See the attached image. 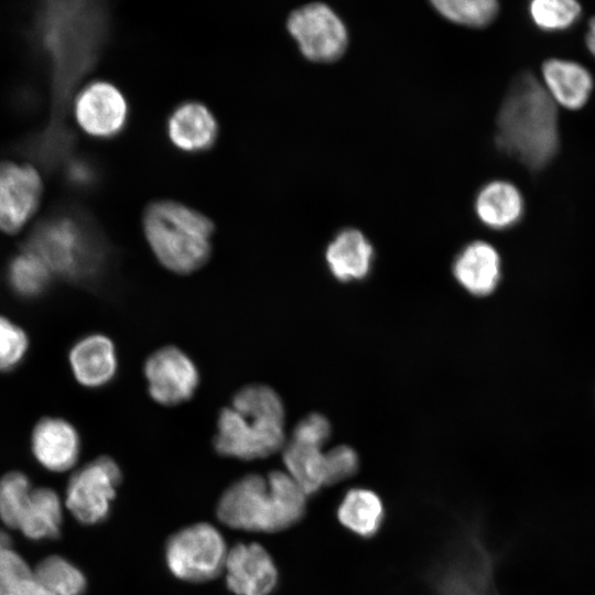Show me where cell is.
Returning a JSON list of instances; mask_svg holds the SVG:
<instances>
[{
    "label": "cell",
    "mask_w": 595,
    "mask_h": 595,
    "mask_svg": "<svg viewBox=\"0 0 595 595\" xmlns=\"http://www.w3.org/2000/svg\"><path fill=\"white\" fill-rule=\"evenodd\" d=\"M556 104L542 82L520 73L509 86L496 120L495 143L530 171H540L560 147Z\"/></svg>",
    "instance_id": "1"
},
{
    "label": "cell",
    "mask_w": 595,
    "mask_h": 595,
    "mask_svg": "<svg viewBox=\"0 0 595 595\" xmlns=\"http://www.w3.org/2000/svg\"><path fill=\"white\" fill-rule=\"evenodd\" d=\"M26 249L36 253L51 272L68 282L95 286L109 271L112 248L96 220L69 209L40 223Z\"/></svg>",
    "instance_id": "2"
},
{
    "label": "cell",
    "mask_w": 595,
    "mask_h": 595,
    "mask_svg": "<svg viewBox=\"0 0 595 595\" xmlns=\"http://www.w3.org/2000/svg\"><path fill=\"white\" fill-rule=\"evenodd\" d=\"M285 410L278 392L250 383L235 392L217 416L215 451L241 461L261 459L283 450Z\"/></svg>",
    "instance_id": "3"
},
{
    "label": "cell",
    "mask_w": 595,
    "mask_h": 595,
    "mask_svg": "<svg viewBox=\"0 0 595 595\" xmlns=\"http://www.w3.org/2000/svg\"><path fill=\"white\" fill-rule=\"evenodd\" d=\"M307 495L285 470L249 474L221 495L216 513L232 529L272 533L293 527L305 515Z\"/></svg>",
    "instance_id": "4"
},
{
    "label": "cell",
    "mask_w": 595,
    "mask_h": 595,
    "mask_svg": "<svg viewBox=\"0 0 595 595\" xmlns=\"http://www.w3.org/2000/svg\"><path fill=\"white\" fill-rule=\"evenodd\" d=\"M46 17L45 42L65 95L98 62L110 33L109 9L102 2L56 3Z\"/></svg>",
    "instance_id": "5"
},
{
    "label": "cell",
    "mask_w": 595,
    "mask_h": 595,
    "mask_svg": "<svg viewBox=\"0 0 595 595\" xmlns=\"http://www.w3.org/2000/svg\"><path fill=\"white\" fill-rule=\"evenodd\" d=\"M142 230L155 259L172 273L192 274L212 256L213 220L181 202H150L142 214Z\"/></svg>",
    "instance_id": "6"
},
{
    "label": "cell",
    "mask_w": 595,
    "mask_h": 595,
    "mask_svg": "<svg viewBox=\"0 0 595 595\" xmlns=\"http://www.w3.org/2000/svg\"><path fill=\"white\" fill-rule=\"evenodd\" d=\"M491 559L470 529L458 533L428 573L433 595H497Z\"/></svg>",
    "instance_id": "7"
},
{
    "label": "cell",
    "mask_w": 595,
    "mask_h": 595,
    "mask_svg": "<svg viewBox=\"0 0 595 595\" xmlns=\"http://www.w3.org/2000/svg\"><path fill=\"white\" fill-rule=\"evenodd\" d=\"M228 549L221 533L212 524L198 522L174 533L165 547V561L177 578L203 583L225 569Z\"/></svg>",
    "instance_id": "8"
},
{
    "label": "cell",
    "mask_w": 595,
    "mask_h": 595,
    "mask_svg": "<svg viewBox=\"0 0 595 595\" xmlns=\"http://www.w3.org/2000/svg\"><path fill=\"white\" fill-rule=\"evenodd\" d=\"M286 30L300 53L314 63L336 62L349 44L344 20L324 2H310L292 10L286 19Z\"/></svg>",
    "instance_id": "9"
},
{
    "label": "cell",
    "mask_w": 595,
    "mask_h": 595,
    "mask_svg": "<svg viewBox=\"0 0 595 595\" xmlns=\"http://www.w3.org/2000/svg\"><path fill=\"white\" fill-rule=\"evenodd\" d=\"M122 474L109 456H99L77 469L68 480L66 507L84 524L104 521L116 496Z\"/></svg>",
    "instance_id": "10"
},
{
    "label": "cell",
    "mask_w": 595,
    "mask_h": 595,
    "mask_svg": "<svg viewBox=\"0 0 595 595\" xmlns=\"http://www.w3.org/2000/svg\"><path fill=\"white\" fill-rule=\"evenodd\" d=\"M144 377L151 399L165 407L191 400L199 386V371L191 357L172 345L154 350L144 361Z\"/></svg>",
    "instance_id": "11"
},
{
    "label": "cell",
    "mask_w": 595,
    "mask_h": 595,
    "mask_svg": "<svg viewBox=\"0 0 595 595\" xmlns=\"http://www.w3.org/2000/svg\"><path fill=\"white\" fill-rule=\"evenodd\" d=\"M73 108L78 127L95 139H115L128 126V100L116 85L107 80L85 85L74 98Z\"/></svg>",
    "instance_id": "12"
},
{
    "label": "cell",
    "mask_w": 595,
    "mask_h": 595,
    "mask_svg": "<svg viewBox=\"0 0 595 595\" xmlns=\"http://www.w3.org/2000/svg\"><path fill=\"white\" fill-rule=\"evenodd\" d=\"M42 194L41 175L32 165L0 162V230L19 232L36 213Z\"/></svg>",
    "instance_id": "13"
},
{
    "label": "cell",
    "mask_w": 595,
    "mask_h": 595,
    "mask_svg": "<svg viewBox=\"0 0 595 595\" xmlns=\"http://www.w3.org/2000/svg\"><path fill=\"white\" fill-rule=\"evenodd\" d=\"M227 587L236 595H270L278 584V569L259 543H238L225 563Z\"/></svg>",
    "instance_id": "14"
},
{
    "label": "cell",
    "mask_w": 595,
    "mask_h": 595,
    "mask_svg": "<svg viewBox=\"0 0 595 595\" xmlns=\"http://www.w3.org/2000/svg\"><path fill=\"white\" fill-rule=\"evenodd\" d=\"M165 131L175 149L187 154H199L215 147L219 136V125L205 104L186 100L170 112Z\"/></svg>",
    "instance_id": "15"
},
{
    "label": "cell",
    "mask_w": 595,
    "mask_h": 595,
    "mask_svg": "<svg viewBox=\"0 0 595 595\" xmlns=\"http://www.w3.org/2000/svg\"><path fill=\"white\" fill-rule=\"evenodd\" d=\"M31 450L35 459L46 469L65 472L79 456L80 439L75 426L62 418L46 416L33 428Z\"/></svg>",
    "instance_id": "16"
},
{
    "label": "cell",
    "mask_w": 595,
    "mask_h": 595,
    "mask_svg": "<svg viewBox=\"0 0 595 595\" xmlns=\"http://www.w3.org/2000/svg\"><path fill=\"white\" fill-rule=\"evenodd\" d=\"M68 364L74 378L83 387H105L113 380L118 371L115 344L100 333L86 335L71 347Z\"/></svg>",
    "instance_id": "17"
},
{
    "label": "cell",
    "mask_w": 595,
    "mask_h": 595,
    "mask_svg": "<svg viewBox=\"0 0 595 595\" xmlns=\"http://www.w3.org/2000/svg\"><path fill=\"white\" fill-rule=\"evenodd\" d=\"M541 74L542 84L556 105L577 110L588 101L594 79L582 64L552 57L543 62Z\"/></svg>",
    "instance_id": "18"
},
{
    "label": "cell",
    "mask_w": 595,
    "mask_h": 595,
    "mask_svg": "<svg viewBox=\"0 0 595 595\" xmlns=\"http://www.w3.org/2000/svg\"><path fill=\"white\" fill-rule=\"evenodd\" d=\"M453 273L458 283L469 293L477 296L488 295L500 280L499 253L486 241L469 242L456 256Z\"/></svg>",
    "instance_id": "19"
},
{
    "label": "cell",
    "mask_w": 595,
    "mask_h": 595,
    "mask_svg": "<svg viewBox=\"0 0 595 595\" xmlns=\"http://www.w3.org/2000/svg\"><path fill=\"white\" fill-rule=\"evenodd\" d=\"M477 218L488 228L501 230L515 226L523 216L524 199L519 188L505 180L484 184L474 199Z\"/></svg>",
    "instance_id": "20"
},
{
    "label": "cell",
    "mask_w": 595,
    "mask_h": 595,
    "mask_svg": "<svg viewBox=\"0 0 595 595\" xmlns=\"http://www.w3.org/2000/svg\"><path fill=\"white\" fill-rule=\"evenodd\" d=\"M325 259L337 280H360L370 271L374 247L360 230L344 228L328 244Z\"/></svg>",
    "instance_id": "21"
},
{
    "label": "cell",
    "mask_w": 595,
    "mask_h": 595,
    "mask_svg": "<svg viewBox=\"0 0 595 595\" xmlns=\"http://www.w3.org/2000/svg\"><path fill=\"white\" fill-rule=\"evenodd\" d=\"M61 524L62 505L58 495L48 487L32 488L17 529L31 540L56 539Z\"/></svg>",
    "instance_id": "22"
},
{
    "label": "cell",
    "mask_w": 595,
    "mask_h": 595,
    "mask_svg": "<svg viewBox=\"0 0 595 595\" xmlns=\"http://www.w3.org/2000/svg\"><path fill=\"white\" fill-rule=\"evenodd\" d=\"M336 513L342 526L361 538L374 537L385 520L381 498L368 488L349 489L338 505Z\"/></svg>",
    "instance_id": "23"
},
{
    "label": "cell",
    "mask_w": 595,
    "mask_h": 595,
    "mask_svg": "<svg viewBox=\"0 0 595 595\" xmlns=\"http://www.w3.org/2000/svg\"><path fill=\"white\" fill-rule=\"evenodd\" d=\"M282 458L285 472L307 496L326 486L323 447L289 439L282 450Z\"/></svg>",
    "instance_id": "24"
},
{
    "label": "cell",
    "mask_w": 595,
    "mask_h": 595,
    "mask_svg": "<svg viewBox=\"0 0 595 595\" xmlns=\"http://www.w3.org/2000/svg\"><path fill=\"white\" fill-rule=\"evenodd\" d=\"M7 275L18 295L33 299L47 290L53 273L36 253L24 248L11 259Z\"/></svg>",
    "instance_id": "25"
},
{
    "label": "cell",
    "mask_w": 595,
    "mask_h": 595,
    "mask_svg": "<svg viewBox=\"0 0 595 595\" xmlns=\"http://www.w3.org/2000/svg\"><path fill=\"white\" fill-rule=\"evenodd\" d=\"M33 577L53 595H82L86 589L84 574L60 555H50L36 564Z\"/></svg>",
    "instance_id": "26"
},
{
    "label": "cell",
    "mask_w": 595,
    "mask_h": 595,
    "mask_svg": "<svg viewBox=\"0 0 595 595\" xmlns=\"http://www.w3.org/2000/svg\"><path fill=\"white\" fill-rule=\"evenodd\" d=\"M431 6L447 21L468 28L487 26L499 12L496 0H433Z\"/></svg>",
    "instance_id": "27"
},
{
    "label": "cell",
    "mask_w": 595,
    "mask_h": 595,
    "mask_svg": "<svg viewBox=\"0 0 595 595\" xmlns=\"http://www.w3.org/2000/svg\"><path fill=\"white\" fill-rule=\"evenodd\" d=\"M533 24L545 32L563 31L574 25L582 15V7L574 0H533L528 6Z\"/></svg>",
    "instance_id": "28"
},
{
    "label": "cell",
    "mask_w": 595,
    "mask_h": 595,
    "mask_svg": "<svg viewBox=\"0 0 595 595\" xmlns=\"http://www.w3.org/2000/svg\"><path fill=\"white\" fill-rule=\"evenodd\" d=\"M31 490L28 476L21 472H10L0 478V519L7 527L17 529Z\"/></svg>",
    "instance_id": "29"
},
{
    "label": "cell",
    "mask_w": 595,
    "mask_h": 595,
    "mask_svg": "<svg viewBox=\"0 0 595 595\" xmlns=\"http://www.w3.org/2000/svg\"><path fill=\"white\" fill-rule=\"evenodd\" d=\"M29 350V337L21 326L0 315V371L15 369Z\"/></svg>",
    "instance_id": "30"
},
{
    "label": "cell",
    "mask_w": 595,
    "mask_h": 595,
    "mask_svg": "<svg viewBox=\"0 0 595 595\" xmlns=\"http://www.w3.org/2000/svg\"><path fill=\"white\" fill-rule=\"evenodd\" d=\"M359 468L356 451L348 445H337L325 452L326 486L347 480Z\"/></svg>",
    "instance_id": "31"
},
{
    "label": "cell",
    "mask_w": 595,
    "mask_h": 595,
    "mask_svg": "<svg viewBox=\"0 0 595 595\" xmlns=\"http://www.w3.org/2000/svg\"><path fill=\"white\" fill-rule=\"evenodd\" d=\"M329 436V421L322 414L312 413L295 425L290 439L324 447Z\"/></svg>",
    "instance_id": "32"
},
{
    "label": "cell",
    "mask_w": 595,
    "mask_h": 595,
    "mask_svg": "<svg viewBox=\"0 0 595 595\" xmlns=\"http://www.w3.org/2000/svg\"><path fill=\"white\" fill-rule=\"evenodd\" d=\"M66 176L72 185L80 188H90L98 184L100 171L91 160L78 158L69 163Z\"/></svg>",
    "instance_id": "33"
},
{
    "label": "cell",
    "mask_w": 595,
    "mask_h": 595,
    "mask_svg": "<svg viewBox=\"0 0 595 595\" xmlns=\"http://www.w3.org/2000/svg\"><path fill=\"white\" fill-rule=\"evenodd\" d=\"M585 43L593 56H595V17L588 22V28L585 34Z\"/></svg>",
    "instance_id": "34"
},
{
    "label": "cell",
    "mask_w": 595,
    "mask_h": 595,
    "mask_svg": "<svg viewBox=\"0 0 595 595\" xmlns=\"http://www.w3.org/2000/svg\"><path fill=\"white\" fill-rule=\"evenodd\" d=\"M9 547H11L10 537L4 531L0 530V552Z\"/></svg>",
    "instance_id": "35"
}]
</instances>
